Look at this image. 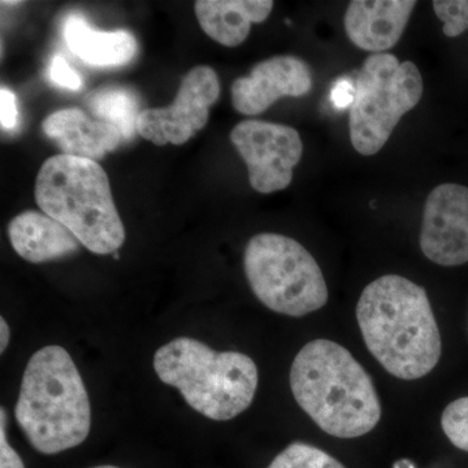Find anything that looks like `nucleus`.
<instances>
[{
	"instance_id": "1",
	"label": "nucleus",
	"mask_w": 468,
	"mask_h": 468,
	"mask_svg": "<svg viewBox=\"0 0 468 468\" xmlns=\"http://www.w3.org/2000/svg\"><path fill=\"white\" fill-rule=\"evenodd\" d=\"M356 313L369 353L394 378L418 380L439 365L441 334L426 289L403 276L378 277L360 294Z\"/></svg>"
},
{
	"instance_id": "2",
	"label": "nucleus",
	"mask_w": 468,
	"mask_h": 468,
	"mask_svg": "<svg viewBox=\"0 0 468 468\" xmlns=\"http://www.w3.org/2000/svg\"><path fill=\"white\" fill-rule=\"evenodd\" d=\"M289 380L298 406L328 435L356 439L380 421L374 381L335 341L318 338L304 345L292 360Z\"/></svg>"
},
{
	"instance_id": "3",
	"label": "nucleus",
	"mask_w": 468,
	"mask_h": 468,
	"mask_svg": "<svg viewBox=\"0 0 468 468\" xmlns=\"http://www.w3.org/2000/svg\"><path fill=\"white\" fill-rule=\"evenodd\" d=\"M15 418L27 441L52 455L81 445L91 427L84 380L64 347L51 345L33 354L24 371Z\"/></svg>"
},
{
	"instance_id": "4",
	"label": "nucleus",
	"mask_w": 468,
	"mask_h": 468,
	"mask_svg": "<svg viewBox=\"0 0 468 468\" xmlns=\"http://www.w3.org/2000/svg\"><path fill=\"white\" fill-rule=\"evenodd\" d=\"M36 201L94 254L116 252L125 241L109 176L94 160L64 154L46 160L37 175Z\"/></svg>"
},
{
	"instance_id": "5",
	"label": "nucleus",
	"mask_w": 468,
	"mask_h": 468,
	"mask_svg": "<svg viewBox=\"0 0 468 468\" xmlns=\"http://www.w3.org/2000/svg\"><path fill=\"white\" fill-rule=\"evenodd\" d=\"M154 369L162 383L178 389L190 408L217 421L246 411L258 389V367L239 351L211 349L201 341L178 337L156 350Z\"/></svg>"
},
{
	"instance_id": "6",
	"label": "nucleus",
	"mask_w": 468,
	"mask_h": 468,
	"mask_svg": "<svg viewBox=\"0 0 468 468\" xmlns=\"http://www.w3.org/2000/svg\"><path fill=\"white\" fill-rule=\"evenodd\" d=\"M243 268L255 297L282 315L301 318L328 302V286L318 261L291 237H252L243 252Z\"/></svg>"
},
{
	"instance_id": "7",
	"label": "nucleus",
	"mask_w": 468,
	"mask_h": 468,
	"mask_svg": "<svg viewBox=\"0 0 468 468\" xmlns=\"http://www.w3.org/2000/svg\"><path fill=\"white\" fill-rule=\"evenodd\" d=\"M423 77L417 64L393 54H371L356 75L349 111L351 144L372 156L389 141L399 120L423 97Z\"/></svg>"
},
{
	"instance_id": "8",
	"label": "nucleus",
	"mask_w": 468,
	"mask_h": 468,
	"mask_svg": "<svg viewBox=\"0 0 468 468\" xmlns=\"http://www.w3.org/2000/svg\"><path fill=\"white\" fill-rule=\"evenodd\" d=\"M230 141L248 165L255 192L284 190L303 154L301 135L294 128L261 120H245L234 126Z\"/></svg>"
},
{
	"instance_id": "9",
	"label": "nucleus",
	"mask_w": 468,
	"mask_h": 468,
	"mask_svg": "<svg viewBox=\"0 0 468 468\" xmlns=\"http://www.w3.org/2000/svg\"><path fill=\"white\" fill-rule=\"evenodd\" d=\"M220 97V81L211 67L199 66L183 77L174 103L149 109L138 117L137 132L156 146L186 144L202 131L209 119V107Z\"/></svg>"
},
{
	"instance_id": "10",
	"label": "nucleus",
	"mask_w": 468,
	"mask_h": 468,
	"mask_svg": "<svg viewBox=\"0 0 468 468\" xmlns=\"http://www.w3.org/2000/svg\"><path fill=\"white\" fill-rule=\"evenodd\" d=\"M420 249L442 267L468 263V187L441 184L428 196L421 221Z\"/></svg>"
},
{
	"instance_id": "11",
	"label": "nucleus",
	"mask_w": 468,
	"mask_h": 468,
	"mask_svg": "<svg viewBox=\"0 0 468 468\" xmlns=\"http://www.w3.org/2000/svg\"><path fill=\"white\" fill-rule=\"evenodd\" d=\"M313 89L309 64L284 55L261 61L251 73L232 84V104L237 112L257 116L284 97H303Z\"/></svg>"
},
{
	"instance_id": "12",
	"label": "nucleus",
	"mask_w": 468,
	"mask_h": 468,
	"mask_svg": "<svg viewBox=\"0 0 468 468\" xmlns=\"http://www.w3.org/2000/svg\"><path fill=\"white\" fill-rule=\"evenodd\" d=\"M415 0H353L345 14V32L363 51L384 54L399 42Z\"/></svg>"
},
{
	"instance_id": "13",
	"label": "nucleus",
	"mask_w": 468,
	"mask_h": 468,
	"mask_svg": "<svg viewBox=\"0 0 468 468\" xmlns=\"http://www.w3.org/2000/svg\"><path fill=\"white\" fill-rule=\"evenodd\" d=\"M43 132L64 155L100 160L119 146L122 135L116 126L91 119L80 109H64L46 117Z\"/></svg>"
},
{
	"instance_id": "14",
	"label": "nucleus",
	"mask_w": 468,
	"mask_h": 468,
	"mask_svg": "<svg viewBox=\"0 0 468 468\" xmlns=\"http://www.w3.org/2000/svg\"><path fill=\"white\" fill-rule=\"evenodd\" d=\"M8 237L14 250L30 263H45L70 257L79 250V239L48 215L26 211L12 218Z\"/></svg>"
},
{
	"instance_id": "15",
	"label": "nucleus",
	"mask_w": 468,
	"mask_h": 468,
	"mask_svg": "<svg viewBox=\"0 0 468 468\" xmlns=\"http://www.w3.org/2000/svg\"><path fill=\"white\" fill-rule=\"evenodd\" d=\"M273 5L272 0H198L194 11L209 38L237 48L248 38L252 24L267 20Z\"/></svg>"
},
{
	"instance_id": "16",
	"label": "nucleus",
	"mask_w": 468,
	"mask_h": 468,
	"mask_svg": "<svg viewBox=\"0 0 468 468\" xmlns=\"http://www.w3.org/2000/svg\"><path fill=\"white\" fill-rule=\"evenodd\" d=\"M64 38L69 50L92 67L124 66L138 51L137 39L128 30L97 32L79 15L67 18Z\"/></svg>"
},
{
	"instance_id": "17",
	"label": "nucleus",
	"mask_w": 468,
	"mask_h": 468,
	"mask_svg": "<svg viewBox=\"0 0 468 468\" xmlns=\"http://www.w3.org/2000/svg\"><path fill=\"white\" fill-rule=\"evenodd\" d=\"M88 106L95 119L116 126L122 140L129 141L137 132L140 117V100L126 88H104L91 92Z\"/></svg>"
},
{
	"instance_id": "18",
	"label": "nucleus",
	"mask_w": 468,
	"mask_h": 468,
	"mask_svg": "<svg viewBox=\"0 0 468 468\" xmlns=\"http://www.w3.org/2000/svg\"><path fill=\"white\" fill-rule=\"evenodd\" d=\"M267 468H346L328 452L304 442H292Z\"/></svg>"
},
{
	"instance_id": "19",
	"label": "nucleus",
	"mask_w": 468,
	"mask_h": 468,
	"mask_svg": "<svg viewBox=\"0 0 468 468\" xmlns=\"http://www.w3.org/2000/svg\"><path fill=\"white\" fill-rule=\"evenodd\" d=\"M441 427L455 448L468 452V397L446 406L441 415Z\"/></svg>"
},
{
	"instance_id": "20",
	"label": "nucleus",
	"mask_w": 468,
	"mask_h": 468,
	"mask_svg": "<svg viewBox=\"0 0 468 468\" xmlns=\"http://www.w3.org/2000/svg\"><path fill=\"white\" fill-rule=\"evenodd\" d=\"M432 5L446 37L454 38L468 30V0H435Z\"/></svg>"
},
{
	"instance_id": "21",
	"label": "nucleus",
	"mask_w": 468,
	"mask_h": 468,
	"mask_svg": "<svg viewBox=\"0 0 468 468\" xmlns=\"http://www.w3.org/2000/svg\"><path fill=\"white\" fill-rule=\"evenodd\" d=\"M50 79L54 84L69 90H80L82 86V80L76 70L70 68L64 57L57 55L52 58L50 67Z\"/></svg>"
},
{
	"instance_id": "22",
	"label": "nucleus",
	"mask_w": 468,
	"mask_h": 468,
	"mask_svg": "<svg viewBox=\"0 0 468 468\" xmlns=\"http://www.w3.org/2000/svg\"><path fill=\"white\" fill-rule=\"evenodd\" d=\"M7 411L0 409V468H26L17 452L9 445L7 439Z\"/></svg>"
},
{
	"instance_id": "23",
	"label": "nucleus",
	"mask_w": 468,
	"mask_h": 468,
	"mask_svg": "<svg viewBox=\"0 0 468 468\" xmlns=\"http://www.w3.org/2000/svg\"><path fill=\"white\" fill-rule=\"evenodd\" d=\"M18 122L17 98L14 91L0 89V122L5 131L16 128Z\"/></svg>"
},
{
	"instance_id": "24",
	"label": "nucleus",
	"mask_w": 468,
	"mask_h": 468,
	"mask_svg": "<svg viewBox=\"0 0 468 468\" xmlns=\"http://www.w3.org/2000/svg\"><path fill=\"white\" fill-rule=\"evenodd\" d=\"M350 86L346 82H343L338 88H335L334 91V101L337 106H347L351 104L353 101V90H349Z\"/></svg>"
},
{
	"instance_id": "25",
	"label": "nucleus",
	"mask_w": 468,
	"mask_h": 468,
	"mask_svg": "<svg viewBox=\"0 0 468 468\" xmlns=\"http://www.w3.org/2000/svg\"><path fill=\"white\" fill-rule=\"evenodd\" d=\"M0 353H5L9 344V338H11V331L5 318H0Z\"/></svg>"
},
{
	"instance_id": "26",
	"label": "nucleus",
	"mask_w": 468,
	"mask_h": 468,
	"mask_svg": "<svg viewBox=\"0 0 468 468\" xmlns=\"http://www.w3.org/2000/svg\"><path fill=\"white\" fill-rule=\"evenodd\" d=\"M394 468H415L414 464L411 463V462L409 461H399L397 462L396 466Z\"/></svg>"
},
{
	"instance_id": "27",
	"label": "nucleus",
	"mask_w": 468,
	"mask_h": 468,
	"mask_svg": "<svg viewBox=\"0 0 468 468\" xmlns=\"http://www.w3.org/2000/svg\"><path fill=\"white\" fill-rule=\"evenodd\" d=\"M91 468H120L117 466H98V467H91Z\"/></svg>"
}]
</instances>
